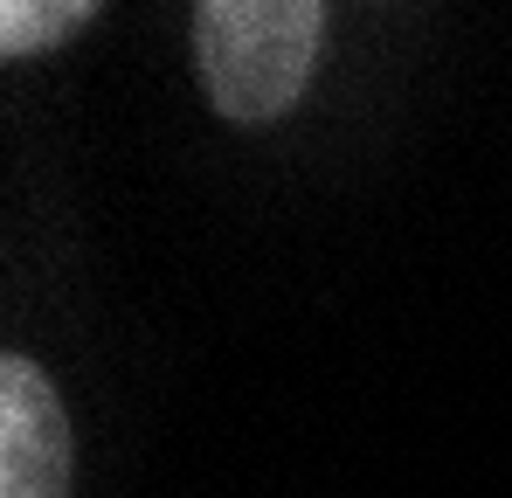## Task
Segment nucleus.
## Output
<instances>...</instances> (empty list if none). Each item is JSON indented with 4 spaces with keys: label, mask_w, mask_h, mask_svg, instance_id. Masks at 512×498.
Returning <instances> with one entry per match:
<instances>
[{
    "label": "nucleus",
    "mask_w": 512,
    "mask_h": 498,
    "mask_svg": "<svg viewBox=\"0 0 512 498\" xmlns=\"http://www.w3.org/2000/svg\"><path fill=\"white\" fill-rule=\"evenodd\" d=\"M326 21L333 14L319 0H201L194 7V70H201L208 104L229 125L284 118L312 83Z\"/></svg>",
    "instance_id": "1"
},
{
    "label": "nucleus",
    "mask_w": 512,
    "mask_h": 498,
    "mask_svg": "<svg viewBox=\"0 0 512 498\" xmlns=\"http://www.w3.org/2000/svg\"><path fill=\"white\" fill-rule=\"evenodd\" d=\"M97 21L90 0H0V56L21 63V56H42L70 35H84Z\"/></svg>",
    "instance_id": "3"
},
{
    "label": "nucleus",
    "mask_w": 512,
    "mask_h": 498,
    "mask_svg": "<svg viewBox=\"0 0 512 498\" xmlns=\"http://www.w3.org/2000/svg\"><path fill=\"white\" fill-rule=\"evenodd\" d=\"M77 443L42 360H0V498H70Z\"/></svg>",
    "instance_id": "2"
}]
</instances>
